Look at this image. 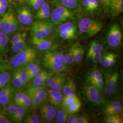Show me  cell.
I'll return each instance as SVG.
<instances>
[{
    "label": "cell",
    "instance_id": "1",
    "mask_svg": "<svg viewBox=\"0 0 123 123\" xmlns=\"http://www.w3.org/2000/svg\"><path fill=\"white\" fill-rule=\"evenodd\" d=\"M62 52L50 51L45 53L43 58V65L53 73H60L66 69Z\"/></svg>",
    "mask_w": 123,
    "mask_h": 123
},
{
    "label": "cell",
    "instance_id": "2",
    "mask_svg": "<svg viewBox=\"0 0 123 123\" xmlns=\"http://www.w3.org/2000/svg\"><path fill=\"white\" fill-rule=\"evenodd\" d=\"M103 27V23L100 21L88 17L81 19L78 24L80 33L87 37H91L97 35Z\"/></svg>",
    "mask_w": 123,
    "mask_h": 123
},
{
    "label": "cell",
    "instance_id": "3",
    "mask_svg": "<svg viewBox=\"0 0 123 123\" xmlns=\"http://www.w3.org/2000/svg\"><path fill=\"white\" fill-rule=\"evenodd\" d=\"M36 57L35 50L26 46L11 58L9 62V66L13 68H22L26 64L33 61Z\"/></svg>",
    "mask_w": 123,
    "mask_h": 123
},
{
    "label": "cell",
    "instance_id": "4",
    "mask_svg": "<svg viewBox=\"0 0 123 123\" xmlns=\"http://www.w3.org/2000/svg\"><path fill=\"white\" fill-rule=\"evenodd\" d=\"M74 12L62 5L57 6L51 12L50 19L53 25H59L74 18Z\"/></svg>",
    "mask_w": 123,
    "mask_h": 123
},
{
    "label": "cell",
    "instance_id": "5",
    "mask_svg": "<svg viewBox=\"0 0 123 123\" xmlns=\"http://www.w3.org/2000/svg\"><path fill=\"white\" fill-rule=\"evenodd\" d=\"M18 29V22L11 10L6 12L0 19V31L8 35Z\"/></svg>",
    "mask_w": 123,
    "mask_h": 123
},
{
    "label": "cell",
    "instance_id": "6",
    "mask_svg": "<svg viewBox=\"0 0 123 123\" xmlns=\"http://www.w3.org/2000/svg\"><path fill=\"white\" fill-rule=\"evenodd\" d=\"M105 93L108 97H111L117 93L119 74L117 72L109 71L105 74Z\"/></svg>",
    "mask_w": 123,
    "mask_h": 123
},
{
    "label": "cell",
    "instance_id": "7",
    "mask_svg": "<svg viewBox=\"0 0 123 123\" xmlns=\"http://www.w3.org/2000/svg\"><path fill=\"white\" fill-rule=\"evenodd\" d=\"M122 40V33L120 26L117 23L111 25L107 34V43L111 48H116L120 45Z\"/></svg>",
    "mask_w": 123,
    "mask_h": 123
},
{
    "label": "cell",
    "instance_id": "8",
    "mask_svg": "<svg viewBox=\"0 0 123 123\" xmlns=\"http://www.w3.org/2000/svg\"><path fill=\"white\" fill-rule=\"evenodd\" d=\"M77 25L72 21H68L59 25L57 32L59 37L64 40H72L77 37Z\"/></svg>",
    "mask_w": 123,
    "mask_h": 123
},
{
    "label": "cell",
    "instance_id": "9",
    "mask_svg": "<svg viewBox=\"0 0 123 123\" xmlns=\"http://www.w3.org/2000/svg\"><path fill=\"white\" fill-rule=\"evenodd\" d=\"M85 93L88 100L95 105H102L105 104V100L101 92L91 84L85 87Z\"/></svg>",
    "mask_w": 123,
    "mask_h": 123
},
{
    "label": "cell",
    "instance_id": "10",
    "mask_svg": "<svg viewBox=\"0 0 123 123\" xmlns=\"http://www.w3.org/2000/svg\"><path fill=\"white\" fill-rule=\"evenodd\" d=\"M49 77L46 81V84L49 88L58 91H61L65 82V76L63 74L57 73Z\"/></svg>",
    "mask_w": 123,
    "mask_h": 123
},
{
    "label": "cell",
    "instance_id": "11",
    "mask_svg": "<svg viewBox=\"0 0 123 123\" xmlns=\"http://www.w3.org/2000/svg\"><path fill=\"white\" fill-rule=\"evenodd\" d=\"M18 20L21 24L28 26L33 22V18L29 8L26 6H22L18 10Z\"/></svg>",
    "mask_w": 123,
    "mask_h": 123
},
{
    "label": "cell",
    "instance_id": "12",
    "mask_svg": "<svg viewBox=\"0 0 123 123\" xmlns=\"http://www.w3.org/2000/svg\"><path fill=\"white\" fill-rule=\"evenodd\" d=\"M31 42L32 44L36 48L43 51L49 50L54 46V43L52 41L47 39L46 38H42L33 36Z\"/></svg>",
    "mask_w": 123,
    "mask_h": 123
},
{
    "label": "cell",
    "instance_id": "13",
    "mask_svg": "<svg viewBox=\"0 0 123 123\" xmlns=\"http://www.w3.org/2000/svg\"><path fill=\"white\" fill-rule=\"evenodd\" d=\"M81 5L85 12L92 13L99 10L100 2L99 0H82Z\"/></svg>",
    "mask_w": 123,
    "mask_h": 123
},
{
    "label": "cell",
    "instance_id": "14",
    "mask_svg": "<svg viewBox=\"0 0 123 123\" xmlns=\"http://www.w3.org/2000/svg\"><path fill=\"white\" fill-rule=\"evenodd\" d=\"M108 8L112 17H117L123 12V0H112Z\"/></svg>",
    "mask_w": 123,
    "mask_h": 123
},
{
    "label": "cell",
    "instance_id": "15",
    "mask_svg": "<svg viewBox=\"0 0 123 123\" xmlns=\"http://www.w3.org/2000/svg\"><path fill=\"white\" fill-rule=\"evenodd\" d=\"M12 89L9 85H6L0 91V105L5 106L8 105L12 96Z\"/></svg>",
    "mask_w": 123,
    "mask_h": 123
},
{
    "label": "cell",
    "instance_id": "16",
    "mask_svg": "<svg viewBox=\"0 0 123 123\" xmlns=\"http://www.w3.org/2000/svg\"><path fill=\"white\" fill-rule=\"evenodd\" d=\"M51 13V8L49 3L45 2L39 9L37 10L35 14L36 19L39 21H44L50 17Z\"/></svg>",
    "mask_w": 123,
    "mask_h": 123
},
{
    "label": "cell",
    "instance_id": "17",
    "mask_svg": "<svg viewBox=\"0 0 123 123\" xmlns=\"http://www.w3.org/2000/svg\"><path fill=\"white\" fill-rule=\"evenodd\" d=\"M117 55L114 53H107L102 54L100 63L103 67L109 68L114 66L116 62Z\"/></svg>",
    "mask_w": 123,
    "mask_h": 123
},
{
    "label": "cell",
    "instance_id": "18",
    "mask_svg": "<svg viewBox=\"0 0 123 123\" xmlns=\"http://www.w3.org/2000/svg\"><path fill=\"white\" fill-rule=\"evenodd\" d=\"M53 74V73L41 71L33 79L31 86L45 85L47 79Z\"/></svg>",
    "mask_w": 123,
    "mask_h": 123
},
{
    "label": "cell",
    "instance_id": "19",
    "mask_svg": "<svg viewBox=\"0 0 123 123\" xmlns=\"http://www.w3.org/2000/svg\"><path fill=\"white\" fill-rule=\"evenodd\" d=\"M31 24V31L33 36L42 38H47L48 37L41 26L39 20L32 22Z\"/></svg>",
    "mask_w": 123,
    "mask_h": 123
},
{
    "label": "cell",
    "instance_id": "20",
    "mask_svg": "<svg viewBox=\"0 0 123 123\" xmlns=\"http://www.w3.org/2000/svg\"><path fill=\"white\" fill-rule=\"evenodd\" d=\"M62 92L65 96L76 95V86L74 81L70 80L64 84L62 87Z\"/></svg>",
    "mask_w": 123,
    "mask_h": 123
},
{
    "label": "cell",
    "instance_id": "21",
    "mask_svg": "<svg viewBox=\"0 0 123 123\" xmlns=\"http://www.w3.org/2000/svg\"><path fill=\"white\" fill-rule=\"evenodd\" d=\"M64 60L67 65H71L75 62L74 47L72 46L65 53H63Z\"/></svg>",
    "mask_w": 123,
    "mask_h": 123
},
{
    "label": "cell",
    "instance_id": "22",
    "mask_svg": "<svg viewBox=\"0 0 123 123\" xmlns=\"http://www.w3.org/2000/svg\"><path fill=\"white\" fill-rule=\"evenodd\" d=\"M26 110L21 106H17L16 110L12 116V119L13 121L16 123H20L23 119Z\"/></svg>",
    "mask_w": 123,
    "mask_h": 123
},
{
    "label": "cell",
    "instance_id": "23",
    "mask_svg": "<svg viewBox=\"0 0 123 123\" xmlns=\"http://www.w3.org/2000/svg\"><path fill=\"white\" fill-rule=\"evenodd\" d=\"M68 114L65 108L63 106H62L57 111L56 113V120L58 123H67V119Z\"/></svg>",
    "mask_w": 123,
    "mask_h": 123
},
{
    "label": "cell",
    "instance_id": "24",
    "mask_svg": "<svg viewBox=\"0 0 123 123\" xmlns=\"http://www.w3.org/2000/svg\"><path fill=\"white\" fill-rule=\"evenodd\" d=\"M79 2L80 0H62L61 5L73 11L78 8Z\"/></svg>",
    "mask_w": 123,
    "mask_h": 123
},
{
    "label": "cell",
    "instance_id": "25",
    "mask_svg": "<svg viewBox=\"0 0 123 123\" xmlns=\"http://www.w3.org/2000/svg\"><path fill=\"white\" fill-rule=\"evenodd\" d=\"M74 47L75 57V62H76L77 63H80L82 61V59L84 56V49L78 43L74 45Z\"/></svg>",
    "mask_w": 123,
    "mask_h": 123
},
{
    "label": "cell",
    "instance_id": "26",
    "mask_svg": "<svg viewBox=\"0 0 123 123\" xmlns=\"http://www.w3.org/2000/svg\"><path fill=\"white\" fill-rule=\"evenodd\" d=\"M103 50L104 49L103 45L101 43H98L97 50L96 52L92 56V57L90 58V59H91L92 61L95 63H100L102 53H103Z\"/></svg>",
    "mask_w": 123,
    "mask_h": 123
},
{
    "label": "cell",
    "instance_id": "27",
    "mask_svg": "<svg viewBox=\"0 0 123 123\" xmlns=\"http://www.w3.org/2000/svg\"><path fill=\"white\" fill-rule=\"evenodd\" d=\"M26 46L25 37H24L16 43L12 44V50L14 53H17L21 51Z\"/></svg>",
    "mask_w": 123,
    "mask_h": 123
},
{
    "label": "cell",
    "instance_id": "28",
    "mask_svg": "<svg viewBox=\"0 0 123 123\" xmlns=\"http://www.w3.org/2000/svg\"><path fill=\"white\" fill-rule=\"evenodd\" d=\"M106 123H122L123 122L122 112L116 115L107 116L105 119Z\"/></svg>",
    "mask_w": 123,
    "mask_h": 123
},
{
    "label": "cell",
    "instance_id": "29",
    "mask_svg": "<svg viewBox=\"0 0 123 123\" xmlns=\"http://www.w3.org/2000/svg\"><path fill=\"white\" fill-rule=\"evenodd\" d=\"M8 35L0 31V53L4 52L8 44Z\"/></svg>",
    "mask_w": 123,
    "mask_h": 123
},
{
    "label": "cell",
    "instance_id": "30",
    "mask_svg": "<svg viewBox=\"0 0 123 123\" xmlns=\"http://www.w3.org/2000/svg\"><path fill=\"white\" fill-rule=\"evenodd\" d=\"M10 74L8 72H3L0 73V89L5 87L10 80Z\"/></svg>",
    "mask_w": 123,
    "mask_h": 123
},
{
    "label": "cell",
    "instance_id": "31",
    "mask_svg": "<svg viewBox=\"0 0 123 123\" xmlns=\"http://www.w3.org/2000/svg\"><path fill=\"white\" fill-rule=\"evenodd\" d=\"M81 102L80 100L75 102L69 105L64 107L68 114L76 113L78 112L81 106Z\"/></svg>",
    "mask_w": 123,
    "mask_h": 123
},
{
    "label": "cell",
    "instance_id": "32",
    "mask_svg": "<svg viewBox=\"0 0 123 123\" xmlns=\"http://www.w3.org/2000/svg\"><path fill=\"white\" fill-rule=\"evenodd\" d=\"M39 22L45 33L48 36L51 35L53 29V23L47 22L44 21H39Z\"/></svg>",
    "mask_w": 123,
    "mask_h": 123
},
{
    "label": "cell",
    "instance_id": "33",
    "mask_svg": "<svg viewBox=\"0 0 123 123\" xmlns=\"http://www.w3.org/2000/svg\"><path fill=\"white\" fill-rule=\"evenodd\" d=\"M31 105V98L27 93H25L19 106H21L26 110Z\"/></svg>",
    "mask_w": 123,
    "mask_h": 123
},
{
    "label": "cell",
    "instance_id": "34",
    "mask_svg": "<svg viewBox=\"0 0 123 123\" xmlns=\"http://www.w3.org/2000/svg\"><path fill=\"white\" fill-rule=\"evenodd\" d=\"M88 81L90 84L95 87L101 92L103 91L105 86V81L104 79H90Z\"/></svg>",
    "mask_w": 123,
    "mask_h": 123
},
{
    "label": "cell",
    "instance_id": "35",
    "mask_svg": "<svg viewBox=\"0 0 123 123\" xmlns=\"http://www.w3.org/2000/svg\"><path fill=\"white\" fill-rule=\"evenodd\" d=\"M79 100V98L76 95L74 96H65L64 98H63L62 101V106L65 107Z\"/></svg>",
    "mask_w": 123,
    "mask_h": 123
},
{
    "label": "cell",
    "instance_id": "36",
    "mask_svg": "<svg viewBox=\"0 0 123 123\" xmlns=\"http://www.w3.org/2000/svg\"><path fill=\"white\" fill-rule=\"evenodd\" d=\"M26 1L31 7L37 10L46 2L45 0H26Z\"/></svg>",
    "mask_w": 123,
    "mask_h": 123
},
{
    "label": "cell",
    "instance_id": "37",
    "mask_svg": "<svg viewBox=\"0 0 123 123\" xmlns=\"http://www.w3.org/2000/svg\"><path fill=\"white\" fill-rule=\"evenodd\" d=\"M104 79L103 76L100 71L97 68L92 69L89 74L88 77V80L90 79Z\"/></svg>",
    "mask_w": 123,
    "mask_h": 123
},
{
    "label": "cell",
    "instance_id": "38",
    "mask_svg": "<svg viewBox=\"0 0 123 123\" xmlns=\"http://www.w3.org/2000/svg\"><path fill=\"white\" fill-rule=\"evenodd\" d=\"M45 85L43 86H31L28 90L27 94L29 95L30 96H32L36 95L37 93L41 92L45 89Z\"/></svg>",
    "mask_w": 123,
    "mask_h": 123
},
{
    "label": "cell",
    "instance_id": "39",
    "mask_svg": "<svg viewBox=\"0 0 123 123\" xmlns=\"http://www.w3.org/2000/svg\"><path fill=\"white\" fill-rule=\"evenodd\" d=\"M103 111L104 113L107 116L110 115H116L120 114L123 112V107L122 106H120L119 107L109 109H104Z\"/></svg>",
    "mask_w": 123,
    "mask_h": 123
},
{
    "label": "cell",
    "instance_id": "40",
    "mask_svg": "<svg viewBox=\"0 0 123 123\" xmlns=\"http://www.w3.org/2000/svg\"><path fill=\"white\" fill-rule=\"evenodd\" d=\"M98 44V42L96 40L93 41L90 44L89 48L87 54V57L88 59H90L92 55L96 52L97 50Z\"/></svg>",
    "mask_w": 123,
    "mask_h": 123
},
{
    "label": "cell",
    "instance_id": "41",
    "mask_svg": "<svg viewBox=\"0 0 123 123\" xmlns=\"http://www.w3.org/2000/svg\"><path fill=\"white\" fill-rule=\"evenodd\" d=\"M18 74L19 78H20L22 83L24 84V85L27 84V83L29 81L26 72L25 71L22 70V69H19L16 72Z\"/></svg>",
    "mask_w": 123,
    "mask_h": 123
},
{
    "label": "cell",
    "instance_id": "42",
    "mask_svg": "<svg viewBox=\"0 0 123 123\" xmlns=\"http://www.w3.org/2000/svg\"><path fill=\"white\" fill-rule=\"evenodd\" d=\"M56 113L57 111L54 109L49 112L41 114L43 118L45 120L47 121H50L53 120V119H54L56 118Z\"/></svg>",
    "mask_w": 123,
    "mask_h": 123
},
{
    "label": "cell",
    "instance_id": "43",
    "mask_svg": "<svg viewBox=\"0 0 123 123\" xmlns=\"http://www.w3.org/2000/svg\"><path fill=\"white\" fill-rule=\"evenodd\" d=\"M39 68L40 67L37 64L31 62L22 67L21 69L25 71L26 72H28L34 70Z\"/></svg>",
    "mask_w": 123,
    "mask_h": 123
},
{
    "label": "cell",
    "instance_id": "44",
    "mask_svg": "<svg viewBox=\"0 0 123 123\" xmlns=\"http://www.w3.org/2000/svg\"><path fill=\"white\" fill-rule=\"evenodd\" d=\"M25 122L26 123H40L41 121L38 116L37 114H31L28 116L25 120Z\"/></svg>",
    "mask_w": 123,
    "mask_h": 123
},
{
    "label": "cell",
    "instance_id": "45",
    "mask_svg": "<svg viewBox=\"0 0 123 123\" xmlns=\"http://www.w3.org/2000/svg\"><path fill=\"white\" fill-rule=\"evenodd\" d=\"M12 84L15 87L18 88H21L24 85L20 79V78H19L16 72H15L13 75Z\"/></svg>",
    "mask_w": 123,
    "mask_h": 123
},
{
    "label": "cell",
    "instance_id": "46",
    "mask_svg": "<svg viewBox=\"0 0 123 123\" xmlns=\"http://www.w3.org/2000/svg\"><path fill=\"white\" fill-rule=\"evenodd\" d=\"M47 92L48 93V95L49 96V98L63 97V95L61 92V91L55 90L51 88L50 89L47 90Z\"/></svg>",
    "mask_w": 123,
    "mask_h": 123
},
{
    "label": "cell",
    "instance_id": "47",
    "mask_svg": "<svg viewBox=\"0 0 123 123\" xmlns=\"http://www.w3.org/2000/svg\"><path fill=\"white\" fill-rule=\"evenodd\" d=\"M41 71V69L40 68H39L34 70L31 71L30 72H26L29 81H30L31 80L33 79Z\"/></svg>",
    "mask_w": 123,
    "mask_h": 123
},
{
    "label": "cell",
    "instance_id": "48",
    "mask_svg": "<svg viewBox=\"0 0 123 123\" xmlns=\"http://www.w3.org/2000/svg\"><path fill=\"white\" fill-rule=\"evenodd\" d=\"M30 97L31 98V106L33 107L39 105L43 102L39 97L37 95H33Z\"/></svg>",
    "mask_w": 123,
    "mask_h": 123
},
{
    "label": "cell",
    "instance_id": "49",
    "mask_svg": "<svg viewBox=\"0 0 123 123\" xmlns=\"http://www.w3.org/2000/svg\"><path fill=\"white\" fill-rule=\"evenodd\" d=\"M53 109H54V108L52 105H44L40 108V112L41 114L46 113L52 111Z\"/></svg>",
    "mask_w": 123,
    "mask_h": 123
},
{
    "label": "cell",
    "instance_id": "50",
    "mask_svg": "<svg viewBox=\"0 0 123 123\" xmlns=\"http://www.w3.org/2000/svg\"><path fill=\"white\" fill-rule=\"evenodd\" d=\"M122 106L121 103L119 101H114L106 105L104 109H109Z\"/></svg>",
    "mask_w": 123,
    "mask_h": 123
},
{
    "label": "cell",
    "instance_id": "51",
    "mask_svg": "<svg viewBox=\"0 0 123 123\" xmlns=\"http://www.w3.org/2000/svg\"><path fill=\"white\" fill-rule=\"evenodd\" d=\"M63 97L60 98H49V101L51 104L53 105L57 106L60 105L62 103Z\"/></svg>",
    "mask_w": 123,
    "mask_h": 123
},
{
    "label": "cell",
    "instance_id": "52",
    "mask_svg": "<svg viewBox=\"0 0 123 123\" xmlns=\"http://www.w3.org/2000/svg\"><path fill=\"white\" fill-rule=\"evenodd\" d=\"M24 94H25L24 93L20 92H18L15 95V98H14V102H15V105H19V104L22 101Z\"/></svg>",
    "mask_w": 123,
    "mask_h": 123
},
{
    "label": "cell",
    "instance_id": "53",
    "mask_svg": "<svg viewBox=\"0 0 123 123\" xmlns=\"http://www.w3.org/2000/svg\"><path fill=\"white\" fill-rule=\"evenodd\" d=\"M78 115L76 113L68 114L67 119V123H75V121L78 118Z\"/></svg>",
    "mask_w": 123,
    "mask_h": 123
},
{
    "label": "cell",
    "instance_id": "54",
    "mask_svg": "<svg viewBox=\"0 0 123 123\" xmlns=\"http://www.w3.org/2000/svg\"><path fill=\"white\" fill-rule=\"evenodd\" d=\"M25 37V35L23 33H17L15 34L13 36L12 39V45L14 44V43H16L19 41V40L21 39L22 38V37Z\"/></svg>",
    "mask_w": 123,
    "mask_h": 123
},
{
    "label": "cell",
    "instance_id": "55",
    "mask_svg": "<svg viewBox=\"0 0 123 123\" xmlns=\"http://www.w3.org/2000/svg\"><path fill=\"white\" fill-rule=\"evenodd\" d=\"M89 123V119L88 117L85 115H82L78 117L75 123Z\"/></svg>",
    "mask_w": 123,
    "mask_h": 123
},
{
    "label": "cell",
    "instance_id": "56",
    "mask_svg": "<svg viewBox=\"0 0 123 123\" xmlns=\"http://www.w3.org/2000/svg\"><path fill=\"white\" fill-rule=\"evenodd\" d=\"M37 95V96H38L43 102L45 101L47 99V97L48 96L47 92L45 91L44 89L42 90V91H41L37 93V94H36V95Z\"/></svg>",
    "mask_w": 123,
    "mask_h": 123
},
{
    "label": "cell",
    "instance_id": "57",
    "mask_svg": "<svg viewBox=\"0 0 123 123\" xmlns=\"http://www.w3.org/2000/svg\"><path fill=\"white\" fill-rule=\"evenodd\" d=\"M16 107H17V106L15 105H13V104L9 105L7 108V111L8 114L12 116L16 110Z\"/></svg>",
    "mask_w": 123,
    "mask_h": 123
},
{
    "label": "cell",
    "instance_id": "58",
    "mask_svg": "<svg viewBox=\"0 0 123 123\" xmlns=\"http://www.w3.org/2000/svg\"><path fill=\"white\" fill-rule=\"evenodd\" d=\"M11 121L6 116L0 114V123H10Z\"/></svg>",
    "mask_w": 123,
    "mask_h": 123
},
{
    "label": "cell",
    "instance_id": "59",
    "mask_svg": "<svg viewBox=\"0 0 123 123\" xmlns=\"http://www.w3.org/2000/svg\"><path fill=\"white\" fill-rule=\"evenodd\" d=\"M9 5H0V16L3 15L7 9Z\"/></svg>",
    "mask_w": 123,
    "mask_h": 123
},
{
    "label": "cell",
    "instance_id": "60",
    "mask_svg": "<svg viewBox=\"0 0 123 123\" xmlns=\"http://www.w3.org/2000/svg\"><path fill=\"white\" fill-rule=\"evenodd\" d=\"M100 2V3L102 4L104 6H105L108 8V2H107V0H99Z\"/></svg>",
    "mask_w": 123,
    "mask_h": 123
},
{
    "label": "cell",
    "instance_id": "61",
    "mask_svg": "<svg viewBox=\"0 0 123 123\" xmlns=\"http://www.w3.org/2000/svg\"><path fill=\"white\" fill-rule=\"evenodd\" d=\"M54 1H56V2H61L62 1V0H53Z\"/></svg>",
    "mask_w": 123,
    "mask_h": 123
},
{
    "label": "cell",
    "instance_id": "62",
    "mask_svg": "<svg viewBox=\"0 0 123 123\" xmlns=\"http://www.w3.org/2000/svg\"></svg>",
    "mask_w": 123,
    "mask_h": 123
},
{
    "label": "cell",
    "instance_id": "63",
    "mask_svg": "<svg viewBox=\"0 0 123 123\" xmlns=\"http://www.w3.org/2000/svg\"></svg>",
    "mask_w": 123,
    "mask_h": 123
}]
</instances>
